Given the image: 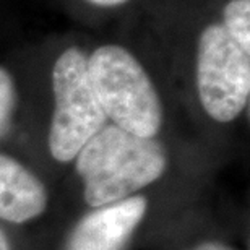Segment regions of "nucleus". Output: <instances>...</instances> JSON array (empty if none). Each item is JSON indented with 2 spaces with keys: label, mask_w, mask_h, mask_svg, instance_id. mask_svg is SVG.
<instances>
[{
  "label": "nucleus",
  "mask_w": 250,
  "mask_h": 250,
  "mask_svg": "<svg viewBox=\"0 0 250 250\" xmlns=\"http://www.w3.org/2000/svg\"><path fill=\"white\" fill-rule=\"evenodd\" d=\"M167 151L156 138H145L106 125L75 158L89 207L99 208L133 197L159 181L167 169Z\"/></svg>",
  "instance_id": "f257e3e1"
},
{
  "label": "nucleus",
  "mask_w": 250,
  "mask_h": 250,
  "mask_svg": "<svg viewBox=\"0 0 250 250\" xmlns=\"http://www.w3.org/2000/svg\"><path fill=\"white\" fill-rule=\"evenodd\" d=\"M88 75L96 98L112 125L145 138H154L164 111L146 70L121 46H101L88 57Z\"/></svg>",
  "instance_id": "f03ea898"
},
{
  "label": "nucleus",
  "mask_w": 250,
  "mask_h": 250,
  "mask_svg": "<svg viewBox=\"0 0 250 250\" xmlns=\"http://www.w3.org/2000/svg\"><path fill=\"white\" fill-rule=\"evenodd\" d=\"M54 112L49 127V151L59 163H70L84 145L106 127L107 117L88 75V57L68 47L52 68Z\"/></svg>",
  "instance_id": "7ed1b4c3"
},
{
  "label": "nucleus",
  "mask_w": 250,
  "mask_h": 250,
  "mask_svg": "<svg viewBox=\"0 0 250 250\" xmlns=\"http://www.w3.org/2000/svg\"><path fill=\"white\" fill-rule=\"evenodd\" d=\"M197 88L203 109L216 122L241 116L250 96V51L221 23L203 29L197 52Z\"/></svg>",
  "instance_id": "20e7f679"
},
{
  "label": "nucleus",
  "mask_w": 250,
  "mask_h": 250,
  "mask_svg": "<svg viewBox=\"0 0 250 250\" xmlns=\"http://www.w3.org/2000/svg\"><path fill=\"white\" fill-rule=\"evenodd\" d=\"M148 211V200L133 195L94 208L77 223L65 250H124Z\"/></svg>",
  "instance_id": "39448f33"
},
{
  "label": "nucleus",
  "mask_w": 250,
  "mask_h": 250,
  "mask_svg": "<svg viewBox=\"0 0 250 250\" xmlns=\"http://www.w3.org/2000/svg\"><path fill=\"white\" fill-rule=\"evenodd\" d=\"M49 203L36 174L12 156L0 154V219L23 224L39 218Z\"/></svg>",
  "instance_id": "423d86ee"
},
{
  "label": "nucleus",
  "mask_w": 250,
  "mask_h": 250,
  "mask_svg": "<svg viewBox=\"0 0 250 250\" xmlns=\"http://www.w3.org/2000/svg\"><path fill=\"white\" fill-rule=\"evenodd\" d=\"M224 29L234 41L250 51V0H231L224 7Z\"/></svg>",
  "instance_id": "0eeeda50"
},
{
  "label": "nucleus",
  "mask_w": 250,
  "mask_h": 250,
  "mask_svg": "<svg viewBox=\"0 0 250 250\" xmlns=\"http://www.w3.org/2000/svg\"><path fill=\"white\" fill-rule=\"evenodd\" d=\"M15 104H17V89L15 82L7 70L0 67V137L7 130L12 121Z\"/></svg>",
  "instance_id": "6e6552de"
},
{
  "label": "nucleus",
  "mask_w": 250,
  "mask_h": 250,
  "mask_svg": "<svg viewBox=\"0 0 250 250\" xmlns=\"http://www.w3.org/2000/svg\"><path fill=\"white\" fill-rule=\"evenodd\" d=\"M190 250H236V249L228 246V244H224V242H219V241H205Z\"/></svg>",
  "instance_id": "1a4fd4ad"
},
{
  "label": "nucleus",
  "mask_w": 250,
  "mask_h": 250,
  "mask_svg": "<svg viewBox=\"0 0 250 250\" xmlns=\"http://www.w3.org/2000/svg\"><path fill=\"white\" fill-rule=\"evenodd\" d=\"M91 3L101 5V7H114V5H121L125 3L127 0H89Z\"/></svg>",
  "instance_id": "9d476101"
},
{
  "label": "nucleus",
  "mask_w": 250,
  "mask_h": 250,
  "mask_svg": "<svg viewBox=\"0 0 250 250\" xmlns=\"http://www.w3.org/2000/svg\"><path fill=\"white\" fill-rule=\"evenodd\" d=\"M0 250H12V244H10L7 234L2 231V228H0Z\"/></svg>",
  "instance_id": "9b49d317"
}]
</instances>
